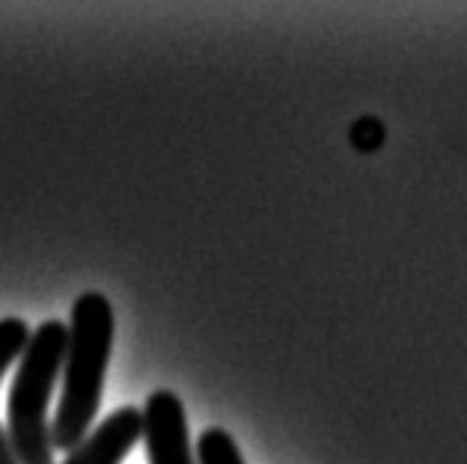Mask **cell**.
I'll list each match as a JSON object with an SVG mask.
<instances>
[{"label":"cell","mask_w":467,"mask_h":464,"mask_svg":"<svg viewBox=\"0 0 467 464\" xmlns=\"http://www.w3.org/2000/svg\"><path fill=\"white\" fill-rule=\"evenodd\" d=\"M69 339H66L63 372H60V405H57L51 423L54 449L72 452L89 435L101 390H105V372L113 352V307L105 295L87 292L75 301L69 319Z\"/></svg>","instance_id":"6da1fadb"},{"label":"cell","mask_w":467,"mask_h":464,"mask_svg":"<svg viewBox=\"0 0 467 464\" xmlns=\"http://www.w3.org/2000/svg\"><path fill=\"white\" fill-rule=\"evenodd\" d=\"M66 339L69 327L60 319H48L30 334L25 355L18 357V372L6 402V435L18 464H54L48 402L63 372Z\"/></svg>","instance_id":"7a4b0ae2"},{"label":"cell","mask_w":467,"mask_h":464,"mask_svg":"<svg viewBox=\"0 0 467 464\" xmlns=\"http://www.w3.org/2000/svg\"><path fill=\"white\" fill-rule=\"evenodd\" d=\"M140 440L150 464H197L191 449L185 405L173 390H155L140 411Z\"/></svg>","instance_id":"3957f363"},{"label":"cell","mask_w":467,"mask_h":464,"mask_svg":"<svg viewBox=\"0 0 467 464\" xmlns=\"http://www.w3.org/2000/svg\"><path fill=\"white\" fill-rule=\"evenodd\" d=\"M140 428L143 420L138 408H117L66 456L63 464H122L140 440Z\"/></svg>","instance_id":"277c9868"},{"label":"cell","mask_w":467,"mask_h":464,"mask_svg":"<svg viewBox=\"0 0 467 464\" xmlns=\"http://www.w3.org/2000/svg\"><path fill=\"white\" fill-rule=\"evenodd\" d=\"M197 464H244V459L226 428H206L197 444Z\"/></svg>","instance_id":"5b68a950"},{"label":"cell","mask_w":467,"mask_h":464,"mask_svg":"<svg viewBox=\"0 0 467 464\" xmlns=\"http://www.w3.org/2000/svg\"><path fill=\"white\" fill-rule=\"evenodd\" d=\"M30 339V327L25 319H0V381H4L6 369L25 355Z\"/></svg>","instance_id":"8992f818"},{"label":"cell","mask_w":467,"mask_h":464,"mask_svg":"<svg viewBox=\"0 0 467 464\" xmlns=\"http://www.w3.org/2000/svg\"><path fill=\"white\" fill-rule=\"evenodd\" d=\"M0 464H18L16 449H13V444H9V435H6L4 426H0Z\"/></svg>","instance_id":"52a82bcc"}]
</instances>
